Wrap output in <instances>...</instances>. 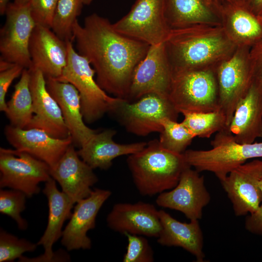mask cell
Returning <instances> with one entry per match:
<instances>
[{
    "label": "cell",
    "mask_w": 262,
    "mask_h": 262,
    "mask_svg": "<svg viewBox=\"0 0 262 262\" xmlns=\"http://www.w3.org/2000/svg\"><path fill=\"white\" fill-rule=\"evenodd\" d=\"M0 187L20 191L31 197L40 192L39 184L51 177L45 162L25 152L0 148Z\"/></svg>",
    "instance_id": "obj_10"
},
{
    "label": "cell",
    "mask_w": 262,
    "mask_h": 262,
    "mask_svg": "<svg viewBox=\"0 0 262 262\" xmlns=\"http://www.w3.org/2000/svg\"><path fill=\"white\" fill-rule=\"evenodd\" d=\"M262 160L255 159L231 171L221 184L236 216L255 213L262 202Z\"/></svg>",
    "instance_id": "obj_14"
},
{
    "label": "cell",
    "mask_w": 262,
    "mask_h": 262,
    "mask_svg": "<svg viewBox=\"0 0 262 262\" xmlns=\"http://www.w3.org/2000/svg\"><path fill=\"white\" fill-rule=\"evenodd\" d=\"M261 188L262 192V177L261 180ZM245 227L249 232L262 236V202L255 213L249 214L246 217Z\"/></svg>",
    "instance_id": "obj_37"
},
{
    "label": "cell",
    "mask_w": 262,
    "mask_h": 262,
    "mask_svg": "<svg viewBox=\"0 0 262 262\" xmlns=\"http://www.w3.org/2000/svg\"><path fill=\"white\" fill-rule=\"evenodd\" d=\"M222 0H165V16L170 28L195 25L222 26Z\"/></svg>",
    "instance_id": "obj_23"
},
{
    "label": "cell",
    "mask_w": 262,
    "mask_h": 262,
    "mask_svg": "<svg viewBox=\"0 0 262 262\" xmlns=\"http://www.w3.org/2000/svg\"><path fill=\"white\" fill-rule=\"evenodd\" d=\"M189 167L182 173L177 185L158 195L156 203L163 208L180 211L190 220L201 219L203 209L210 202L203 176Z\"/></svg>",
    "instance_id": "obj_15"
},
{
    "label": "cell",
    "mask_w": 262,
    "mask_h": 262,
    "mask_svg": "<svg viewBox=\"0 0 262 262\" xmlns=\"http://www.w3.org/2000/svg\"><path fill=\"white\" fill-rule=\"evenodd\" d=\"M45 78L47 89L60 107L73 144L80 148L98 131L89 128L85 124L79 93L70 83L51 78Z\"/></svg>",
    "instance_id": "obj_24"
},
{
    "label": "cell",
    "mask_w": 262,
    "mask_h": 262,
    "mask_svg": "<svg viewBox=\"0 0 262 262\" xmlns=\"http://www.w3.org/2000/svg\"><path fill=\"white\" fill-rule=\"evenodd\" d=\"M110 113L128 132L140 136L160 132L164 119L177 121L180 114L168 97L154 93L132 102L118 98Z\"/></svg>",
    "instance_id": "obj_7"
},
{
    "label": "cell",
    "mask_w": 262,
    "mask_h": 262,
    "mask_svg": "<svg viewBox=\"0 0 262 262\" xmlns=\"http://www.w3.org/2000/svg\"><path fill=\"white\" fill-rule=\"evenodd\" d=\"M30 80V71L24 68L20 80L15 85L11 98L7 103L5 113L11 125L22 129L27 127L33 115Z\"/></svg>",
    "instance_id": "obj_28"
},
{
    "label": "cell",
    "mask_w": 262,
    "mask_h": 262,
    "mask_svg": "<svg viewBox=\"0 0 262 262\" xmlns=\"http://www.w3.org/2000/svg\"><path fill=\"white\" fill-rule=\"evenodd\" d=\"M258 17L260 22L261 23L262 25V13L259 16H258Z\"/></svg>",
    "instance_id": "obj_45"
},
{
    "label": "cell",
    "mask_w": 262,
    "mask_h": 262,
    "mask_svg": "<svg viewBox=\"0 0 262 262\" xmlns=\"http://www.w3.org/2000/svg\"><path fill=\"white\" fill-rule=\"evenodd\" d=\"M209 150H186V162L198 172L214 173L220 181L248 159L262 158V142L241 144L228 129L217 132Z\"/></svg>",
    "instance_id": "obj_4"
},
{
    "label": "cell",
    "mask_w": 262,
    "mask_h": 262,
    "mask_svg": "<svg viewBox=\"0 0 262 262\" xmlns=\"http://www.w3.org/2000/svg\"><path fill=\"white\" fill-rule=\"evenodd\" d=\"M116 131L113 129L98 131L77 151L79 156L93 169L106 170L115 158L137 152L147 145L145 142L116 143L113 140Z\"/></svg>",
    "instance_id": "obj_25"
},
{
    "label": "cell",
    "mask_w": 262,
    "mask_h": 262,
    "mask_svg": "<svg viewBox=\"0 0 262 262\" xmlns=\"http://www.w3.org/2000/svg\"><path fill=\"white\" fill-rule=\"evenodd\" d=\"M24 68L23 66L15 65L12 67L0 72V110L6 112L7 106L5 97L8 88L13 81L21 75Z\"/></svg>",
    "instance_id": "obj_36"
},
{
    "label": "cell",
    "mask_w": 262,
    "mask_h": 262,
    "mask_svg": "<svg viewBox=\"0 0 262 262\" xmlns=\"http://www.w3.org/2000/svg\"><path fill=\"white\" fill-rule=\"evenodd\" d=\"M43 192L47 197L49 205V216L46 230L37 245L44 249L43 254L33 258L22 256L21 262H68L70 258L65 251L52 250L53 244L62 237V227L64 222L71 216V209L74 204L64 192L57 188L56 181L52 177L45 182Z\"/></svg>",
    "instance_id": "obj_12"
},
{
    "label": "cell",
    "mask_w": 262,
    "mask_h": 262,
    "mask_svg": "<svg viewBox=\"0 0 262 262\" xmlns=\"http://www.w3.org/2000/svg\"><path fill=\"white\" fill-rule=\"evenodd\" d=\"M93 0H82L83 4L84 5H89L90 4Z\"/></svg>",
    "instance_id": "obj_44"
},
{
    "label": "cell",
    "mask_w": 262,
    "mask_h": 262,
    "mask_svg": "<svg viewBox=\"0 0 262 262\" xmlns=\"http://www.w3.org/2000/svg\"><path fill=\"white\" fill-rule=\"evenodd\" d=\"M50 176L74 204L88 196L98 181L93 169L80 158L73 144L50 169Z\"/></svg>",
    "instance_id": "obj_20"
},
{
    "label": "cell",
    "mask_w": 262,
    "mask_h": 262,
    "mask_svg": "<svg viewBox=\"0 0 262 262\" xmlns=\"http://www.w3.org/2000/svg\"><path fill=\"white\" fill-rule=\"evenodd\" d=\"M26 197L24 193L15 189L0 191V213L14 219L21 230H25L28 227L27 221L20 215L26 208Z\"/></svg>",
    "instance_id": "obj_32"
},
{
    "label": "cell",
    "mask_w": 262,
    "mask_h": 262,
    "mask_svg": "<svg viewBox=\"0 0 262 262\" xmlns=\"http://www.w3.org/2000/svg\"><path fill=\"white\" fill-rule=\"evenodd\" d=\"M173 74L164 43L150 46L133 71L127 101L149 93L168 97Z\"/></svg>",
    "instance_id": "obj_13"
},
{
    "label": "cell",
    "mask_w": 262,
    "mask_h": 262,
    "mask_svg": "<svg viewBox=\"0 0 262 262\" xmlns=\"http://www.w3.org/2000/svg\"><path fill=\"white\" fill-rule=\"evenodd\" d=\"M113 25L119 33L150 46L163 43L171 30L165 0H136L128 13Z\"/></svg>",
    "instance_id": "obj_9"
},
{
    "label": "cell",
    "mask_w": 262,
    "mask_h": 262,
    "mask_svg": "<svg viewBox=\"0 0 262 262\" xmlns=\"http://www.w3.org/2000/svg\"><path fill=\"white\" fill-rule=\"evenodd\" d=\"M78 53L86 57L96 74V82L106 93L128 100L133 71L150 45L117 31L106 18L96 13L78 20L73 28Z\"/></svg>",
    "instance_id": "obj_1"
},
{
    "label": "cell",
    "mask_w": 262,
    "mask_h": 262,
    "mask_svg": "<svg viewBox=\"0 0 262 262\" xmlns=\"http://www.w3.org/2000/svg\"><path fill=\"white\" fill-rule=\"evenodd\" d=\"M4 133L8 142L19 151L25 152L54 167L68 147L73 144L71 136L58 139L36 128L22 129L7 125Z\"/></svg>",
    "instance_id": "obj_19"
},
{
    "label": "cell",
    "mask_w": 262,
    "mask_h": 262,
    "mask_svg": "<svg viewBox=\"0 0 262 262\" xmlns=\"http://www.w3.org/2000/svg\"><path fill=\"white\" fill-rule=\"evenodd\" d=\"M50 29L35 25L29 46L31 67L41 71L45 78L57 79L66 65L67 45Z\"/></svg>",
    "instance_id": "obj_21"
},
{
    "label": "cell",
    "mask_w": 262,
    "mask_h": 262,
    "mask_svg": "<svg viewBox=\"0 0 262 262\" xmlns=\"http://www.w3.org/2000/svg\"><path fill=\"white\" fill-rule=\"evenodd\" d=\"M37 244L18 238L2 229L0 231V262H12L26 252L34 251Z\"/></svg>",
    "instance_id": "obj_33"
},
{
    "label": "cell",
    "mask_w": 262,
    "mask_h": 262,
    "mask_svg": "<svg viewBox=\"0 0 262 262\" xmlns=\"http://www.w3.org/2000/svg\"><path fill=\"white\" fill-rule=\"evenodd\" d=\"M250 48L237 47L216 70L220 109L226 116L228 129L238 103L247 94L255 78L249 58Z\"/></svg>",
    "instance_id": "obj_8"
},
{
    "label": "cell",
    "mask_w": 262,
    "mask_h": 262,
    "mask_svg": "<svg viewBox=\"0 0 262 262\" xmlns=\"http://www.w3.org/2000/svg\"><path fill=\"white\" fill-rule=\"evenodd\" d=\"M222 27L237 47L251 48L262 39V25L258 17L243 5L224 2Z\"/></svg>",
    "instance_id": "obj_27"
},
{
    "label": "cell",
    "mask_w": 262,
    "mask_h": 262,
    "mask_svg": "<svg viewBox=\"0 0 262 262\" xmlns=\"http://www.w3.org/2000/svg\"><path fill=\"white\" fill-rule=\"evenodd\" d=\"M67 60L61 76L56 79L73 85L78 90L85 122L91 124L110 113L118 98L111 97L94 79L95 71L88 59L77 52L72 41H67Z\"/></svg>",
    "instance_id": "obj_5"
},
{
    "label": "cell",
    "mask_w": 262,
    "mask_h": 262,
    "mask_svg": "<svg viewBox=\"0 0 262 262\" xmlns=\"http://www.w3.org/2000/svg\"><path fill=\"white\" fill-rule=\"evenodd\" d=\"M245 6L257 16L262 13V0H246Z\"/></svg>",
    "instance_id": "obj_39"
},
{
    "label": "cell",
    "mask_w": 262,
    "mask_h": 262,
    "mask_svg": "<svg viewBox=\"0 0 262 262\" xmlns=\"http://www.w3.org/2000/svg\"><path fill=\"white\" fill-rule=\"evenodd\" d=\"M59 0H31V14L35 25L51 29Z\"/></svg>",
    "instance_id": "obj_35"
},
{
    "label": "cell",
    "mask_w": 262,
    "mask_h": 262,
    "mask_svg": "<svg viewBox=\"0 0 262 262\" xmlns=\"http://www.w3.org/2000/svg\"><path fill=\"white\" fill-rule=\"evenodd\" d=\"M112 194L108 190L96 188L76 204L70 220L63 231L61 243L68 251L91 248L87 232L96 227L98 212Z\"/></svg>",
    "instance_id": "obj_18"
},
{
    "label": "cell",
    "mask_w": 262,
    "mask_h": 262,
    "mask_svg": "<svg viewBox=\"0 0 262 262\" xmlns=\"http://www.w3.org/2000/svg\"><path fill=\"white\" fill-rule=\"evenodd\" d=\"M29 70L33 115L26 129H41L58 139L69 137L70 133L60 107L48 90L44 74L33 67Z\"/></svg>",
    "instance_id": "obj_16"
},
{
    "label": "cell",
    "mask_w": 262,
    "mask_h": 262,
    "mask_svg": "<svg viewBox=\"0 0 262 262\" xmlns=\"http://www.w3.org/2000/svg\"><path fill=\"white\" fill-rule=\"evenodd\" d=\"M31 0H14V3L19 6H24L30 3Z\"/></svg>",
    "instance_id": "obj_43"
},
{
    "label": "cell",
    "mask_w": 262,
    "mask_h": 262,
    "mask_svg": "<svg viewBox=\"0 0 262 262\" xmlns=\"http://www.w3.org/2000/svg\"><path fill=\"white\" fill-rule=\"evenodd\" d=\"M6 20L0 31V58L30 68V40L35 24L31 14L30 4L19 6L9 3Z\"/></svg>",
    "instance_id": "obj_11"
},
{
    "label": "cell",
    "mask_w": 262,
    "mask_h": 262,
    "mask_svg": "<svg viewBox=\"0 0 262 262\" xmlns=\"http://www.w3.org/2000/svg\"><path fill=\"white\" fill-rule=\"evenodd\" d=\"M168 98L181 114L219 110L216 70H191L173 73Z\"/></svg>",
    "instance_id": "obj_6"
},
{
    "label": "cell",
    "mask_w": 262,
    "mask_h": 262,
    "mask_svg": "<svg viewBox=\"0 0 262 262\" xmlns=\"http://www.w3.org/2000/svg\"><path fill=\"white\" fill-rule=\"evenodd\" d=\"M223 1L231 4L245 6L246 0H222Z\"/></svg>",
    "instance_id": "obj_42"
},
{
    "label": "cell",
    "mask_w": 262,
    "mask_h": 262,
    "mask_svg": "<svg viewBox=\"0 0 262 262\" xmlns=\"http://www.w3.org/2000/svg\"><path fill=\"white\" fill-rule=\"evenodd\" d=\"M106 221L112 230L123 234L158 238L162 229L159 211L153 204L142 201L115 204Z\"/></svg>",
    "instance_id": "obj_17"
},
{
    "label": "cell",
    "mask_w": 262,
    "mask_h": 262,
    "mask_svg": "<svg viewBox=\"0 0 262 262\" xmlns=\"http://www.w3.org/2000/svg\"><path fill=\"white\" fill-rule=\"evenodd\" d=\"M228 130L241 144L253 143L262 137V80L255 77L238 103Z\"/></svg>",
    "instance_id": "obj_22"
},
{
    "label": "cell",
    "mask_w": 262,
    "mask_h": 262,
    "mask_svg": "<svg viewBox=\"0 0 262 262\" xmlns=\"http://www.w3.org/2000/svg\"><path fill=\"white\" fill-rule=\"evenodd\" d=\"M182 123L196 137L209 138L216 132L228 129L223 112L218 110L210 112H186L182 114Z\"/></svg>",
    "instance_id": "obj_29"
},
{
    "label": "cell",
    "mask_w": 262,
    "mask_h": 262,
    "mask_svg": "<svg viewBox=\"0 0 262 262\" xmlns=\"http://www.w3.org/2000/svg\"><path fill=\"white\" fill-rule=\"evenodd\" d=\"M162 229L158 243L166 246L182 248L194 256L196 262H203V235L198 220L180 222L164 210L159 211Z\"/></svg>",
    "instance_id": "obj_26"
},
{
    "label": "cell",
    "mask_w": 262,
    "mask_h": 262,
    "mask_svg": "<svg viewBox=\"0 0 262 262\" xmlns=\"http://www.w3.org/2000/svg\"><path fill=\"white\" fill-rule=\"evenodd\" d=\"M249 58L255 77L262 80V39L250 48Z\"/></svg>",
    "instance_id": "obj_38"
},
{
    "label": "cell",
    "mask_w": 262,
    "mask_h": 262,
    "mask_svg": "<svg viewBox=\"0 0 262 262\" xmlns=\"http://www.w3.org/2000/svg\"><path fill=\"white\" fill-rule=\"evenodd\" d=\"M162 131L160 132V144L164 148L182 154L195 138L181 122L164 118L162 121Z\"/></svg>",
    "instance_id": "obj_31"
},
{
    "label": "cell",
    "mask_w": 262,
    "mask_h": 262,
    "mask_svg": "<svg viewBox=\"0 0 262 262\" xmlns=\"http://www.w3.org/2000/svg\"><path fill=\"white\" fill-rule=\"evenodd\" d=\"M15 65H16V64L11 63L10 62H9L7 61H5V60L0 58V72L6 70L12 67Z\"/></svg>",
    "instance_id": "obj_40"
},
{
    "label": "cell",
    "mask_w": 262,
    "mask_h": 262,
    "mask_svg": "<svg viewBox=\"0 0 262 262\" xmlns=\"http://www.w3.org/2000/svg\"><path fill=\"white\" fill-rule=\"evenodd\" d=\"M83 4L82 0H59L51 29L62 40L73 41V26Z\"/></svg>",
    "instance_id": "obj_30"
},
{
    "label": "cell",
    "mask_w": 262,
    "mask_h": 262,
    "mask_svg": "<svg viewBox=\"0 0 262 262\" xmlns=\"http://www.w3.org/2000/svg\"><path fill=\"white\" fill-rule=\"evenodd\" d=\"M9 4V0H0V14H5L6 8Z\"/></svg>",
    "instance_id": "obj_41"
},
{
    "label": "cell",
    "mask_w": 262,
    "mask_h": 262,
    "mask_svg": "<svg viewBox=\"0 0 262 262\" xmlns=\"http://www.w3.org/2000/svg\"><path fill=\"white\" fill-rule=\"evenodd\" d=\"M128 246L123 262H152L154 252L147 240L142 235L126 233Z\"/></svg>",
    "instance_id": "obj_34"
},
{
    "label": "cell",
    "mask_w": 262,
    "mask_h": 262,
    "mask_svg": "<svg viewBox=\"0 0 262 262\" xmlns=\"http://www.w3.org/2000/svg\"><path fill=\"white\" fill-rule=\"evenodd\" d=\"M127 163L137 190L144 196L159 195L173 189L183 171L190 167L183 153L163 148L157 139L128 155Z\"/></svg>",
    "instance_id": "obj_3"
},
{
    "label": "cell",
    "mask_w": 262,
    "mask_h": 262,
    "mask_svg": "<svg viewBox=\"0 0 262 262\" xmlns=\"http://www.w3.org/2000/svg\"><path fill=\"white\" fill-rule=\"evenodd\" d=\"M164 44L173 73L216 70L237 48L222 26L207 25L171 29Z\"/></svg>",
    "instance_id": "obj_2"
}]
</instances>
